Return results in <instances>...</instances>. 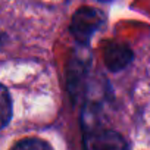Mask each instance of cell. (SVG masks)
<instances>
[{
  "mask_svg": "<svg viewBox=\"0 0 150 150\" xmlns=\"http://www.w3.org/2000/svg\"><path fill=\"white\" fill-rule=\"evenodd\" d=\"M103 22H105V15L102 11L84 6L72 15L69 24V33L78 44L88 46L91 37L103 25Z\"/></svg>",
  "mask_w": 150,
  "mask_h": 150,
  "instance_id": "2",
  "label": "cell"
},
{
  "mask_svg": "<svg viewBox=\"0 0 150 150\" xmlns=\"http://www.w3.org/2000/svg\"><path fill=\"white\" fill-rule=\"evenodd\" d=\"M13 149H16V150H44V149L50 150L52 146L41 138H25V140H21L19 143H16L13 146Z\"/></svg>",
  "mask_w": 150,
  "mask_h": 150,
  "instance_id": "6",
  "label": "cell"
},
{
  "mask_svg": "<svg viewBox=\"0 0 150 150\" xmlns=\"http://www.w3.org/2000/svg\"><path fill=\"white\" fill-rule=\"evenodd\" d=\"M99 2H110V0H99Z\"/></svg>",
  "mask_w": 150,
  "mask_h": 150,
  "instance_id": "8",
  "label": "cell"
},
{
  "mask_svg": "<svg viewBox=\"0 0 150 150\" xmlns=\"http://www.w3.org/2000/svg\"><path fill=\"white\" fill-rule=\"evenodd\" d=\"M6 41H8V35H6L5 33L0 31V47L5 46V43H6Z\"/></svg>",
  "mask_w": 150,
  "mask_h": 150,
  "instance_id": "7",
  "label": "cell"
},
{
  "mask_svg": "<svg viewBox=\"0 0 150 150\" xmlns=\"http://www.w3.org/2000/svg\"><path fill=\"white\" fill-rule=\"evenodd\" d=\"M91 60H93V57H91L87 46H81V44H78V49L74 50V53L69 59L68 71H66V77H68L66 86H68V93L74 103L80 99L81 93L84 91V88L87 86Z\"/></svg>",
  "mask_w": 150,
  "mask_h": 150,
  "instance_id": "1",
  "label": "cell"
},
{
  "mask_svg": "<svg viewBox=\"0 0 150 150\" xmlns=\"http://www.w3.org/2000/svg\"><path fill=\"white\" fill-rule=\"evenodd\" d=\"M84 147L96 149V150L97 149L99 150H105V149L119 150V149H127L128 144L121 134L102 127L84 134Z\"/></svg>",
  "mask_w": 150,
  "mask_h": 150,
  "instance_id": "3",
  "label": "cell"
},
{
  "mask_svg": "<svg viewBox=\"0 0 150 150\" xmlns=\"http://www.w3.org/2000/svg\"><path fill=\"white\" fill-rule=\"evenodd\" d=\"M12 118V97L9 90L0 84V129H3Z\"/></svg>",
  "mask_w": 150,
  "mask_h": 150,
  "instance_id": "5",
  "label": "cell"
},
{
  "mask_svg": "<svg viewBox=\"0 0 150 150\" xmlns=\"http://www.w3.org/2000/svg\"><path fill=\"white\" fill-rule=\"evenodd\" d=\"M134 57L132 50L129 49L128 44L124 43H110L105 49V65L109 71L118 72L127 68Z\"/></svg>",
  "mask_w": 150,
  "mask_h": 150,
  "instance_id": "4",
  "label": "cell"
}]
</instances>
